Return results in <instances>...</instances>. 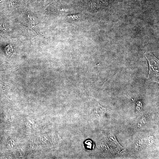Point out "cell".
<instances>
[{
    "mask_svg": "<svg viewBox=\"0 0 159 159\" xmlns=\"http://www.w3.org/2000/svg\"><path fill=\"white\" fill-rule=\"evenodd\" d=\"M145 56L148 62L149 72L147 79L158 82L159 60L152 53H146Z\"/></svg>",
    "mask_w": 159,
    "mask_h": 159,
    "instance_id": "obj_1",
    "label": "cell"
},
{
    "mask_svg": "<svg viewBox=\"0 0 159 159\" xmlns=\"http://www.w3.org/2000/svg\"><path fill=\"white\" fill-rule=\"evenodd\" d=\"M148 119L147 116H144L142 117L139 121L138 123V127H140L144 125L147 122Z\"/></svg>",
    "mask_w": 159,
    "mask_h": 159,
    "instance_id": "obj_2",
    "label": "cell"
},
{
    "mask_svg": "<svg viewBox=\"0 0 159 159\" xmlns=\"http://www.w3.org/2000/svg\"><path fill=\"white\" fill-rule=\"evenodd\" d=\"M110 134L111 135H110V139H111L112 140L113 143L115 144H116V145L119 146L120 148H122L117 140L114 134L113 133Z\"/></svg>",
    "mask_w": 159,
    "mask_h": 159,
    "instance_id": "obj_3",
    "label": "cell"
},
{
    "mask_svg": "<svg viewBox=\"0 0 159 159\" xmlns=\"http://www.w3.org/2000/svg\"><path fill=\"white\" fill-rule=\"evenodd\" d=\"M142 142L141 139H138L136 141L135 145V148L136 150H138L141 148Z\"/></svg>",
    "mask_w": 159,
    "mask_h": 159,
    "instance_id": "obj_4",
    "label": "cell"
},
{
    "mask_svg": "<svg viewBox=\"0 0 159 159\" xmlns=\"http://www.w3.org/2000/svg\"><path fill=\"white\" fill-rule=\"evenodd\" d=\"M153 136H152L151 137H150V138H149V143H151L152 142V141L153 139Z\"/></svg>",
    "mask_w": 159,
    "mask_h": 159,
    "instance_id": "obj_5",
    "label": "cell"
}]
</instances>
